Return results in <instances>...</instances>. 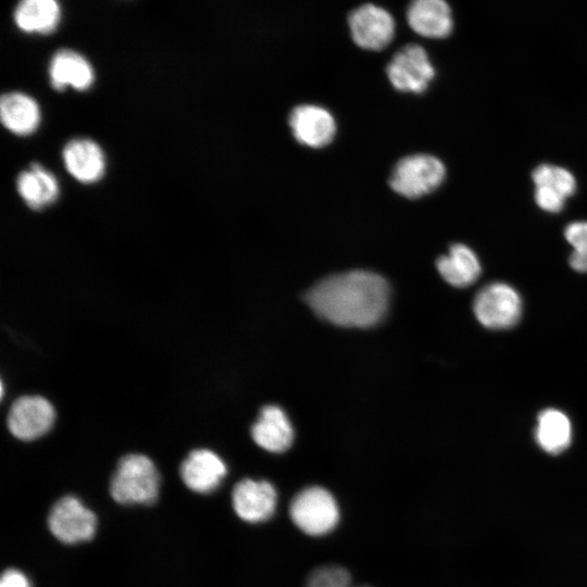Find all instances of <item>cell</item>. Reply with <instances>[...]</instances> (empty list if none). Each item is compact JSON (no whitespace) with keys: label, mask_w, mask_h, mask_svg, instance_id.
Returning a JSON list of instances; mask_svg holds the SVG:
<instances>
[{"label":"cell","mask_w":587,"mask_h":587,"mask_svg":"<svg viewBox=\"0 0 587 587\" xmlns=\"http://www.w3.org/2000/svg\"><path fill=\"white\" fill-rule=\"evenodd\" d=\"M387 76L391 85L404 92H423L435 76L427 52L419 45L401 48L388 63Z\"/></svg>","instance_id":"7"},{"label":"cell","mask_w":587,"mask_h":587,"mask_svg":"<svg viewBox=\"0 0 587 587\" xmlns=\"http://www.w3.org/2000/svg\"><path fill=\"white\" fill-rule=\"evenodd\" d=\"M227 473L224 461L209 449L192 450L183 461L179 474L183 483L192 491H214Z\"/></svg>","instance_id":"13"},{"label":"cell","mask_w":587,"mask_h":587,"mask_svg":"<svg viewBox=\"0 0 587 587\" xmlns=\"http://www.w3.org/2000/svg\"><path fill=\"white\" fill-rule=\"evenodd\" d=\"M362 587H367V586H362Z\"/></svg>","instance_id":"26"},{"label":"cell","mask_w":587,"mask_h":587,"mask_svg":"<svg viewBox=\"0 0 587 587\" xmlns=\"http://www.w3.org/2000/svg\"><path fill=\"white\" fill-rule=\"evenodd\" d=\"M566 241L572 247L569 263L573 270L587 272V221L570 223L564 229Z\"/></svg>","instance_id":"23"},{"label":"cell","mask_w":587,"mask_h":587,"mask_svg":"<svg viewBox=\"0 0 587 587\" xmlns=\"http://www.w3.org/2000/svg\"><path fill=\"white\" fill-rule=\"evenodd\" d=\"M0 587H33V585L22 571L7 569L1 575Z\"/></svg>","instance_id":"25"},{"label":"cell","mask_w":587,"mask_h":587,"mask_svg":"<svg viewBox=\"0 0 587 587\" xmlns=\"http://www.w3.org/2000/svg\"><path fill=\"white\" fill-rule=\"evenodd\" d=\"M532 178L536 204L549 213L560 212L576 191L575 176L559 165L540 164L533 171Z\"/></svg>","instance_id":"10"},{"label":"cell","mask_w":587,"mask_h":587,"mask_svg":"<svg viewBox=\"0 0 587 587\" xmlns=\"http://www.w3.org/2000/svg\"><path fill=\"white\" fill-rule=\"evenodd\" d=\"M305 587H353L348 571L337 565H324L312 571Z\"/></svg>","instance_id":"24"},{"label":"cell","mask_w":587,"mask_h":587,"mask_svg":"<svg viewBox=\"0 0 587 587\" xmlns=\"http://www.w3.org/2000/svg\"><path fill=\"white\" fill-rule=\"evenodd\" d=\"M62 158L70 175L83 184L96 183L104 174V154L93 140L87 138L70 140L63 148Z\"/></svg>","instance_id":"14"},{"label":"cell","mask_w":587,"mask_h":587,"mask_svg":"<svg viewBox=\"0 0 587 587\" xmlns=\"http://www.w3.org/2000/svg\"><path fill=\"white\" fill-rule=\"evenodd\" d=\"M253 440L261 448L279 453L294 440V429L285 412L277 405H266L251 428Z\"/></svg>","instance_id":"17"},{"label":"cell","mask_w":587,"mask_h":587,"mask_svg":"<svg viewBox=\"0 0 587 587\" xmlns=\"http://www.w3.org/2000/svg\"><path fill=\"white\" fill-rule=\"evenodd\" d=\"M407 18L416 34L427 38H445L453 28L451 9L445 0H412Z\"/></svg>","instance_id":"15"},{"label":"cell","mask_w":587,"mask_h":587,"mask_svg":"<svg viewBox=\"0 0 587 587\" xmlns=\"http://www.w3.org/2000/svg\"><path fill=\"white\" fill-rule=\"evenodd\" d=\"M48 527L60 541L74 545L90 540L97 529V516L78 498L59 499L48 515Z\"/></svg>","instance_id":"6"},{"label":"cell","mask_w":587,"mask_h":587,"mask_svg":"<svg viewBox=\"0 0 587 587\" xmlns=\"http://www.w3.org/2000/svg\"><path fill=\"white\" fill-rule=\"evenodd\" d=\"M289 125L295 138L311 148L328 145L336 133L333 115L326 109L313 104L296 107L289 115Z\"/></svg>","instance_id":"12"},{"label":"cell","mask_w":587,"mask_h":587,"mask_svg":"<svg viewBox=\"0 0 587 587\" xmlns=\"http://www.w3.org/2000/svg\"><path fill=\"white\" fill-rule=\"evenodd\" d=\"M160 475L150 458L139 453L123 457L110 483V494L120 504H152L159 495Z\"/></svg>","instance_id":"2"},{"label":"cell","mask_w":587,"mask_h":587,"mask_svg":"<svg viewBox=\"0 0 587 587\" xmlns=\"http://www.w3.org/2000/svg\"><path fill=\"white\" fill-rule=\"evenodd\" d=\"M0 117L9 132L26 136L33 134L39 126L40 110L32 97L13 91L1 97Z\"/></svg>","instance_id":"19"},{"label":"cell","mask_w":587,"mask_h":587,"mask_svg":"<svg viewBox=\"0 0 587 587\" xmlns=\"http://www.w3.org/2000/svg\"><path fill=\"white\" fill-rule=\"evenodd\" d=\"M55 411L41 396H22L11 405L8 428L17 439L29 441L43 436L53 425Z\"/></svg>","instance_id":"8"},{"label":"cell","mask_w":587,"mask_h":587,"mask_svg":"<svg viewBox=\"0 0 587 587\" xmlns=\"http://www.w3.org/2000/svg\"><path fill=\"white\" fill-rule=\"evenodd\" d=\"M436 267L448 284L458 288L474 284L482 273L478 257L463 243L452 245L447 254L437 259Z\"/></svg>","instance_id":"18"},{"label":"cell","mask_w":587,"mask_h":587,"mask_svg":"<svg viewBox=\"0 0 587 587\" xmlns=\"http://www.w3.org/2000/svg\"><path fill=\"white\" fill-rule=\"evenodd\" d=\"M289 513L295 525L310 536L328 534L339 521V508L335 498L319 486L298 492L290 503Z\"/></svg>","instance_id":"3"},{"label":"cell","mask_w":587,"mask_h":587,"mask_svg":"<svg viewBox=\"0 0 587 587\" xmlns=\"http://www.w3.org/2000/svg\"><path fill=\"white\" fill-rule=\"evenodd\" d=\"M16 189L25 203L34 210L53 203L60 192L55 176L37 163L20 173Z\"/></svg>","instance_id":"20"},{"label":"cell","mask_w":587,"mask_h":587,"mask_svg":"<svg viewBox=\"0 0 587 587\" xmlns=\"http://www.w3.org/2000/svg\"><path fill=\"white\" fill-rule=\"evenodd\" d=\"M49 77L55 90L72 87L75 90L88 89L95 73L90 63L79 53L62 49L53 54L49 64Z\"/></svg>","instance_id":"16"},{"label":"cell","mask_w":587,"mask_h":587,"mask_svg":"<svg viewBox=\"0 0 587 587\" xmlns=\"http://www.w3.org/2000/svg\"><path fill=\"white\" fill-rule=\"evenodd\" d=\"M349 27L353 41L366 50H383L395 35V21L390 13L371 3L351 12Z\"/></svg>","instance_id":"9"},{"label":"cell","mask_w":587,"mask_h":587,"mask_svg":"<svg viewBox=\"0 0 587 587\" xmlns=\"http://www.w3.org/2000/svg\"><path fill=\"white\" fill-rule=\"evenodd\" d=\"M321 319L344 327H370L385 315L389 286L378 274L354 270L328 276L304 297Z\"/></svg>","instance_id":"1"},{"label":"cell","mask_w":587,"mask_h":587,"mask_svg":"<svg viewBox=\"0 0 587 587\" xmlns=\"http://www.w3.org/2000/svg\"><path fill=\"white\" fill-rule=\"evenodd\" d=\"M523 302L511 285L494 282L483 287L474 298L473 312L477 321L490 329H507L521 319Z\"/></svg>","instance_id":"5"},{"label":"cell","mask_w":587,"mask_h":587,"mask_svg":"<svg viewBox=\"0 0 587 587\" xmlns=\"http://www.w3.org/2000/svg\"><path fill=\"white\" fill-rule=\"evenodd\" d=\"M442 162L430 154L408 155L395 165L390 187L399 195L415 199L434 191L444 180Z\"/></svg>","instance_id":"4"},{"label":"cell","mask_w":587,"mask_h":587,"mask_svg":"<svg viewBox=\"0 0 587 587\" xmlns=\"http://www.w3.org/2000/svg\"><path fill=\"white\" fill-rule=\"evenodd\" d=\"M232 501L236 514L241 520L260 523L274 514L277 495L271 483L246 478L234 487Z\"/></svg>","instance_id":"11"},{"label":"cell","mask_w":587,"mask_h":587,"mask_svg":"<svg viewBox=\"0 0 587 587\" xmlns=\"http://www.w3.org/2000/svg\"><path fill=\"white\" fill-rule=\"evenodd\" d=\"M60 18L57 0H20L14 11L16 26L29 34H50L58 27Z\"/></svg>","instance_id":"21"},{"label":"cell","mask_w":587,"mask_h":587,"mask_svg":"<svg viewBox=\"0 0 587 587\" xmlns=\"http://www.w3.org/2000/svg\"><path fill=\"white\" fill-rule=\"evenodd\" d=\"M535 439L538 446L549 454H559L569 448L572 441V425L565 413L549 408L537 417Z\"/></svg>","instance_id":"22"}]
</instances>
